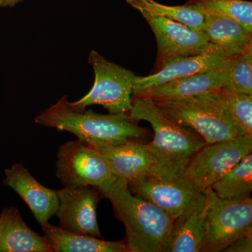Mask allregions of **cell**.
<instances>
[{"label":"cell","instance_id":"cb8c5ba5","mask_svg":"<svg viewBox=\"0 0 252 252\" xmlns=\"http://www.w3.org/2000/svg\"><path fill=\"white\" fill-rule=\"evenodd\" d=\"M199 6L205 14L235 20L252 34V3L245 0H187Z\"/></svg>","mask_w":252,"mask_h":252},{"label":"cell","instance_id":"52a82bcc","mask_svg":"<svg viewBox=\"0 0 252 252\" xmlns=\"http://www.w3.org/2000/svg\"><path fill=\"white\" fill-rule=\"evenodd\" d=\"M252 135L206 144L194 154L186 169V177L204 193L207 189L252 153Z\"/></svg>","mask_w":252,"mask_h":252},{"label":"cell","instance_id":"d4e9b609","mask_svg":"<svg viewBox=\"0 0 252 252\" xmlns=\"http://www.w3.org/2000/svg\"><path fill=\"white\" fill-rule=\"evenodd\" d=\"M225 252H252V232L235 240L225 249Z\"/></svg>","mask_w":252,"mask_h":252},{"label":"cell","instance_id":"ffe728a7","mask_svg":"<svg viewBox=\"0 0 252 252\" xmlns=\"http://www.w3.org/2000/svg\"><path fill=\"white\" fill-rule=\"evenodd\" d=\"M144 18L162 17L182 23L192 29L202 31L206 14L199 6L187 4L182 6H167L154 0H126Z\"/></svg>","mask_w":252,"mask_h":252},{"label":"cell","instance_id":"30bf717a","mask_svg":"<svg viewBox=\"0 0 252 252\" xmlns=\"http://www.w3.org/2000/svg\"><path fill=\"white\" fill-rule=\"evenodd\" d=\"M145 20L157 39L158 54L154 72L160 70L168 61L176 58L207 52L224 56L209 41L203 31L192 29L168 18L150 17Z\"/></svg>","mask_w":252,"mask_h":252},{"label":"cell","instance_id":"ac0fdd59","mask_svg":"<svg viewBox=\"0 0 252 252\" xmlns=\"http://www.w3.org/2000/svg\"><path fill=\"white\" fill-rule=\"evenodd\" d=\"M202 31L225 57L241 54L252 45V34L231 18L206 14Z\"/></svg>","mask_w":252,"mask_h":252},{"label":"cell","instance_id":"e0dca14e","mask_svg":"<svg viewBox=\"0 0 252 252\" xmlns=\"http://www.w3.org/2000/svg\"><path fill=\"white\" fill-rule=\"evenodd\" d=\"M53 252H128L123 241H106L91 235L63 230L49 222L41 225Z\"/></svg>","mask_w":252,"mask_h":252},{"label":"cell","instance_id":"d6986e66","mask_svg":"<svg viewBox=\"0 0 252 252\" xmlns=\"http://www.w3.org/2000/svg\"><path fill=\"white\" fill-rule=\"evenodd\" d=\"M205 233V210L174 221L165 252H200Z\"/></svg>","mask_w":252,"mask_h":252},{"label":"cell","instance_id":"8fae6325","mask_svg":"<svg viewBox=\"0 0 252 252\" xmlns=\"http://www.w3.org/2000/svg\"><path fill=\"white\" fill-rule=\"evenodd\" d=\"M56 192L59 206L55 215L59 220L60 228L102 238L97 217L100 191L97 187H64Z\"/></svg>","mask_w":252,"mask_h":252},{"label":"cell","instance_id":"44dd1931","mask_svg":"<svg viewBox=\"0 0 252 252\" xmlns=\"http://www.w3.org/2000/svg\"><path fill=\"white\" fill-rule=\"evenodd\" d=\"M211 188L219 198L225 200H242L251 197L252 153L215 182Z\"/></svg>","mask_w":252,"mask_h":252},{"label":"cell","instance_id":"8992f818","mask_svg":"<svg viewBox=\"0 0 252 252\" xmlns=\"http://www.w3.org/2000/svg\"><path fill=\"white\" fill-rule=\"evenodd\" d=\"M89 63L95 75L94 86L84 97L69 106L77 110L94 104L102 106L109 114L129 113L132 105L133 81L136 75L132 71L104 59L91 51Z\"/></svg>","mask_w":252,"mask_h":252},{"label":"cell","instance_id":"ba28073f","mask_svg":"<svg viewBox=\"0 0 252 252\" xmlns=\"http://www.w3.org/2000/svg\"><path fill=\"white\" fill-rule=\"evenodd\" d=\"M56 158V177L64 187L97 188L114 175L105 157L79 140L60 145Z\"/></svg>","mask_w":252,"mask_h":252},{"label":"cell","instance_id":"277c9868","mask_svg":"<svg viewBox=\"0 0 252 252\" xmlns=\"http://www.w3.org/2000/svg\"><path fill=\"white\" fill-rule=\"evenodd\" d=\"M154 102L170 121L198 134L206 144L243 135L217 102L212 92L187 99Z\"/></svg>","mask_w":252,"mask_h":252},{"label":"cell","instance_id":"603a6c76","mask_svg":"<svg viewBox=\"0 0 252 252\" xmlns=\"http://www.w3.org/2000/svg\"><path fill=\"white\" fill-rule=\"evenodd\" d=\"M221 88L252 94V45L241 54L227 57L220 70Z\"/></svg>","mask_w":252,"mask_h":252},{"label":"cell","instance_id":"5bb4252c","mask_svg":"<svg viewBox=\"0 0 252 252\" xmlns=\"http://www.w3.org/2000/svg\"><path fill=\"white\" fill-rule=\"evenodd\" d=\"M226 58L217 53L207 52L170 60L157 72L147 77L136 76L132 95L168 81L217 69L224 63Z\"/></svg>","mask_w":252,"mask_h":252},{"label":"cell","instance_id":"9c48e42d","mask_svg":"<svg viewBox=\"0 0 252 252\" xmlns=\"http://www.w3.org/2000/svg\"><path fill=\"white\" fill-rule=\"evenodd\" d=\"M128 186L132 193L160 207L174 221L205 208V194L185 176L170 181L150 178Z\"/></svg>","mask_w":252,"mask_h":252},{"label":"cell","instance_id":"7402d4cb","mask_svg":"<svg viewBox=\"0 0 252 252\" xmlns=\"http://www.w3.org/2000/svg\"><path fill=\"white\" fill-rule=\"evenodd\" d=\"M212 94L241 135H252V94L223 88Z\"/></svg>","mask_w":252,"mask_h":252},{"label":"cell","instance_id":"9a60e30c","mask_svg":"<svg viewBox=\"0 0 252 252\" xmlns=\"http://www.w3.org/2000/svg\"><path fill=\"white\" fill-rule=\"evenodd\" d=\"M221 66L213 70L198 73L149 88L136 94L134 98L148 97L155 102L177 100L218 90L221 88Z\"/></svg>","mask_w":252,"mask_h":252},{"label":"cell","instance_id":"3957f363","mask_svg":"<svg viewBox=\"0 0 252 252\" xmlns=\"http://www.w3.org/2000/svg\"><path fill=\"white\" fill-rule=\"evenodd\" d=\"M34 122L45 127L70 132L77 140L91 147L139 141L146 135L145 129L137 126L128 113L101 114L91 110H77L69 106L65 95L44 109Z\"/></svg>","mask_w":252,"mask_h":252},{"label":"cell","instance_id":"7a4b0ae2","mask_svg":"<svg viewBox=\"0 0 252 252\" xmlns=\"http://www.w3.org/2000/svg\"><path fill=\"white\" fill-rule=\"evenodd\" d=\"M128 114L135 122H149L153 129V140L147 146L157 161L154 178L170 181L185 175L190 159L206 144L198 134L165 117L148 97L132 99Z\"/></svg>","mask_w":252,"mask_h":252},{"label":"cell","instance_id":"5b68a950","mask_svg":"<svg viewBox=\"0 0 252 252\" xmlns=\"http://www.w3.org/2000/svg\"><path fill=\"white\" fill-rule=\"evenodd\" d=\"M205 197V233L201 251L223 252L235 240L252 232V199L225 200L211 187Z\"/></svg>","mask_w":252,"mask_h":252},{"label":"cell","instance_id":"6da1fadb","mask_svg":"<svg viewBox=\"0 0 252 252\" xmlns=\"http://www.w3.org/2000/svg\"><path fill=\"white\" fill-rule=\"evenodd\" d=\"M97 189L124 223L129 252H165L174 224L166 212L132 193L128 184L117 176Z\"/></svg>","mask_w":252,"mask_h":252},{"label":"cell","instance_id":"2e32d148","mask_svg":"<svg viewBox=\"0 0 252 252\" xmlns=\"http://www.w3.org/2000/svg\"><path fill=\"white\" fill-rule=\"evenodd\" d=\"M0 252H53L44 236L33 231L15 207L0 215Z\"/></svg>","mask_w":252,"mask_h":252},{"label":"cell","instance_id":"7c38bea8","mask_svg":"<svg viewBox=\"0 0 252 252\" xmlns=\"http://www.w3.org/2000/svg\"><path fill=\"white\" fill-rule=\"evenodd\" d=\"M93 147L107 159L113 175L128 185L155 177L157 161L147 144L130 141L118 145Z\"/></svg>","mask_w":252,"mask_h":252},{"label":"cell","instance_id":"4fadbf2b","mask_svg":"<svg viewBox=\"0 0 252 252\" xmlns=\"http://www.w3.org/2000/svg\"><path fill=\"white\" fill-rule=\"evenodd\" d=\"M4 172V185L21 197L41 226L48 223L59 206L56 190L41 185L23 164H14Z\"/></svg>","mask_w":252,"mask_h":252},{"label":"cell","instance_id":"484cf974","mask_svg":"<svg viewBox=\"0 0 252 252\" xmlns=\"http://www.w3.org/2000/svg\"><path fill=\"white\" fill-rule=\"evenodd\" d=\"M23 0H0V7H14Z\"/></svg>","mask_w":252,"mask_h":252}]
</instances>
